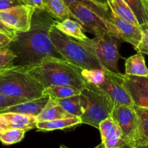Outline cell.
<instances>
[{
    "label": "cell",
    "mask_w": 148,
    "mask_h": 148,
    "mask_svg": "<svg viewBox=\"0 0 148 148\" xmlns=\"http://www.w3.org/2000/svg\"><path fill=\"white\" fill-rule=\"evenodd\" d=\"M99 87L105 91L112 99L115 105L134 106V102L129 92L122 84L119 73H113L106 70L105 79Z\"/></svg>",
    "instance_id": "cell-11"
},
{
    "label": "cell",
    "mask_w": 148,
    "mask_h": 148,
    "mask_svg": "<svg viewBox=\"0 0 148 148\" xmlns=\"http://www.w3.org/2000/svg\"><path fill=\"white\" fill-rule=\"evenodd\" d=\"M53 25L61 33L71 38L77 39L78 41H84L88 38L84 34L83 31L84 29L82 24L71 18H68L61 21H55Z\"/></svg>",
    "instance_id": "cell-17"
},
{
    "label": "cell",
    "mask_w": 148,
    "mask_h": 148,
    "mask_svg": "<svg viewBox=\"0 0 148 148\" xmlns=\"http://www.w3.org/2000/svg\"><path fill=\"white\" fill-rule=\"evenodd\" d=\"M28 99H18V98L11 97L0 93V110L8 108L9 107L18 105V104L24 102Z\"/></svg>",
    "instance_id": "cell-30"
},
{
    "label": "cell",
    "mask_w": 148,
    "mask_h": 148,
    "mask_svg": "<svg viewBox=\"0 0 148 148\" xmlns=\"http://www.w3.org/2000/svg\"><path fill=\"white\" fill-rule=\"evenodd\" d=\"M81 91L68 86H56L52 85L45 88L44 95L49 96L53 99H64L75 95H80Z\"/></svg>",
    "instance_id": "cell-24"
},
{
    "label": "cell",
    "mask_w": 148,
    "mask_h": 148,
    "mask_svg": "<svg viewBox=\"0 0 148 148\" xmlns=\"http://www.w3.org/2000/svg\"><path fill=\"white\" fill-rule=\"evenodd\" d=\"M142 30V37L139 45L134 48L138 53L148 55V29Z\"/></svg>",
    "instance_id": "cell-31"
},
{
    "label": "cell",
    "mask_w": 148,
    "mask_h": 148,
    "mask_svg": "<svg viewBox=\"0 0 148 148\" xmlns=\"http://www.w3.org/2000/svg\"><path fill=\"white\" fill-rule=\"evenodd\" d=\"M17 58L16 55L10 48L0 49V68H7L12 65L14 60Z\"/></svg>",
    "instance_id": "cell-29"
},
{
    "label": "cell",
    "mask_w": 148,
    "mask_h": 148,
    "mask_svg": "<svg viewBox=\"0 0 148 148\" xmlns=\"http://www.w3.org/2000/svg\"><path fill=\"white\" fill-rule=\"evenodd\" d=\"M14 41L12 37L4 33L0 32V49L6 48L10 46L11 43Z\"/></svg>",
    "instance_id": "cell-33"
},
{
    "label": "cell",
    "mask_w": 148,
    "mask_h": 148,
    "mask_svg": "<svg viewBox=\"0 0 148 148\" xmlns=\"http://www.w3.org/2000/svg\"><path fill=\"white\" fill-rule=\"evenodd\" d=\"M14 66H15V65H12V66H10V67H7V68H0V73H1L5 72V71H8V70L10 69V68H12V67Z\"/></svg>",
    "instance_id": "cell-39"
},
{
    "label": "cell",
    "mask_w": 148,
    "mask_h": 148,
    "mask_svg": "<svg viewBox=\"0 0 148 148\" xmlns=\"http://www.w3.org/2000/svg\"><path fill=\"white\" fill-rule=\"evenodd\" d=\"M25 132L22 129L8 128L0 134V142L5 145H12L21 142L25 136Z\"/></svg>",
    "instance_id": "cell-27"
},
{
    "label": "cell",
    "mask_w": 148,
    "mask_h": 148,
    "mask_svg": "<svg viewBox=\"0 0 148 148\" xmlns=\"http://www.w3.org/2000/svg\"><path fill=\"white\" fill-rule=\"evenodd\" d=\"M81 73L87 83L99 86L105 79V71L101 69H83Z\"/></svg>",
    "instance_id": "cell-28"
},
{
    "label": "cell",
    "mask_w": 148,
    "mask_h": 148,
    "mask_svg": "<svg viewBox=\"0 0 148 148\" xmlns=\"http://www.w3.org/2000/svg\"><path fill=\"white\" fill-rule=\"evenodd\" d=\"M82 123L99 129L102 121L110 117L114 103L109 95L99 86L86 83L80 93Z\"/></svg>",
    "instance_id": "cell-4"
},
{
    "label": "cell",
    "mask_w": 148,
    "mask_h": 148,
    "mask_svg": "<svg viewBox=\"0 0 148 148\" xmlns=\"http://www.w3.org/2000/svg\"><path fill=\"white\" fill-rule=\"evenodd\" d=\"M25 5L33 7L37 10L45 11L43 0H23Z\"/></svg>",
    "instance_id": "cell-34"
},
{
    "label": "cell",
    "mask_w": 148,
    "mask_h": 148,
    "mask_svg": "<svg viewBox=\"0 0 148 148\" xmlns=\"http://www.w3.org/2000/svg\"><path fill=\"white\" fill-rule=\"evenodd\" d=\"M110 117L121 130L126 144L133 146L136 130V116L134 106L115 105Z\"/></svg>",
    "instance_id": "cell-9"
},
{
    "label": "cell",
    "mask_w": 148,
    "mask_h": 148,
    "mask_svg": "<svg viewBox=\"0 0 148 148\" xmlns=\"http://www.w3.org/2000/svg\"><path fill=\"white\" fill-rule=\"evenodd\" d=\"M145 2H146L147 6V8H148V0H145Z\"/></svg>",
    "instance_id": "cell-43"
},
{
    "label": "cell",
    "mask_w": 148,
    "mask_h": 148,
    "mask_svg": "<svg viewBox=\"0 0 148 148\" xmlns=\"http://www.w3.org/2000/svg\"><path fill=\"white\" fill-rule=\"evenodd\" d=\"M60 148H68V147H65V146H61ZM95 148H105V145L102 143V142H101L99 145H97V147H95Z\"/></svg>",
    "instance_id": "cell-38"
},
{
    "label": "cell",
    "mask_w": 148,
    "mask_h": 148,
    "mask_svg": "<svg viewBox=\"0 0 148 148\" xmlns=\"http://www.w3.org/2000/svg\"><path fill=\"white\" fill-rule=\"evenodd\" d=\"M49 96L44 95L42 97L37 99L27 100L0 110V114L5 113H16L36 117L43 110L49 101Z\"/></svg>",
    "instance_id": "cell-14"
},
{
    "label": "cell",
    "mask_w": 148,
    "mask_h": 148,
    "mask_svg": "<svg viewBox=\"0 0 148 148\" xmlns=\"http://www.w3.org/2000/svg\"><path fill=\"white\" fill-rule=\"evenodd\" d=\"M136 116V130L133 146L148 144V108L135 106Z\"/></svg>",
    "instance_id": "cell-15"
},
{
    "label": "cell",
    "mask_w": 148,
    "mask_h": 148,
    "mask_svg": "<svg viewBox=\"0 0 148 148\" xmlns=\"http://www.w3.org/2000/svg\"><path fill=\"white\" fill-rule=\"evenodd\" d=\"M45 11L50 17L59 21L71 18L66 3L63 0H43Z\"/></svg>",
    "instance_id": "cell-21"
},
{
    "label": "cell",
    "mask_w": 148,
    "mask_h": 148,
    "mask_svg": "<svg viewBox=\"0 0 148 148\" xmlns=\"http://www.w3.org/2000/svg\"><path fill=\"white\" fill-rule=\"evenodd\" d=\"M25 68L45 89L56 85L71 86L82 91L87 83L82 76V69L64 60L46 58L39 63Z\"/></svg>",
    "instance_id": "cell-2"
},
{
    "label": "cell",
    "mask_w": 148,
    "mask_h": 148,
    "mask_svg": "<svg viewBox=\"0 0 148 148\" xmlns=\"http://www.w3.org/2000/svg\"><path fill=\"white\" fill-rule=\"evenodd\" d=\"M105 2H106V0H105Z\"/></svg>",
    "instance_id": "cell-44"
},
{
    "label": "cell",
    "mask_w": 148,
    "mask_h": 148,
    "mask_svg": "<svg viewBox=\"0 0 148 148\" xmlns=\"http://www.w3.org/2000/svg\"><path fill=\"white\" fill-rule=\"evenodd\" d=\"M35 11V8L29 5H19L1 11L0 21L15 31L25 32L31 28Z\"/></svg>",
    "instance_id": "cell-8"
},
{
    "label": "cell",
    "mask_w": 148,
    "mask_h": 148,
    "mask_svg": "<svg viewBox=\"0 0 148 148\" xmlns=\"http://www.w3.org/2000/svg\"><path fill=\"white\" fill-rule=\"evenodd\" d=\"M140 28L141 29H148V23L145 24L143 25H141Z\"/></svg>",
    "instance_id": "cell-42"
},
{
    "label": "cell",
    "mask_w": 148,
    "mask_h": 148,
    "mask_svg": "<svg viewBox=\"0 0 148 148\" xmlns=\"http://www.w3.org/2000/svg\"><path fill=\"white\" fill-rule=\"evenodd\" d=\"M71 117H74V116L67 113L62 107H60L57 103L55 99L49 97V101L43 110L36 116V120L37 122L49 121H53L56 119Z\"/></svg>",
    "instance_id": "cell-18"
},
{
    "label": "cell",
    "mask_w": 148,
    "mask_h": 148,
    "mask_svg": "<svg viewBox=\"0 0 148 148\" xmlns=\"http://www.w3.org/2000/svg\"><path fill=\"white\" fill-rule=\"evenodd\" d=\"M125 74L129 76H148V68L143 54L138 53L129 57L125 62Z\"/></svg>",
    "instance_id": "cell-20"
},
{
    "label": "cell",
    "mask_w": 148,
    "mask_h": 148,
    "mask_svg": "<svg viewBox=\"0 0 148 148\" xmlns=\"http://www.w3.org/2000/svg\"><path fill=\"white\" fill-rule=\"evenodd\" d=\"M99 129L105 148H116L128 145L123 139L121 129L111 117L102 121Z\"/></svg>",
    "instance_id": "cell-13"
},
{
    "label": "cell",
    "mask_w": 148,
    "mask_h": 148,
    "mask_svg": "<svg viewBox=\"0 0 148 148\" xmlns=\"http://www.w3.org/2000/svg\"><path fill=\"white\" fill-rule=\"evenodd\" d=\"M134 14L139 26L148 23V8L145 0H124Z\"/></svg>",
    "instance_id": "cell-25"
},
{
    "label": "cell",
    "mask_w": 148,
    "mask_h": 148,
    "mask_svg": "<svg viewBox=\"0 0 148 148\" xmlns=\"http://www.w3.org/2000/svg\"><path fill=\"white\" fill-rule=\"evenodd\" d=\"M54 21L45 11L36 10L31 28L25 32L17 31L15 40L10 45L13 48L10 49L16 55V59H19L18 65H35L46 58L66 60L49 38V29Z\"/></svg>",
    "instance_id": "cell-1"
},
{
    "label": "cell",
    "mask_w": 148,
    "mask_h": 148,
    "mask_svg": "<svg viewBox=\"0 0 148 148\" xmlns=\"http://www.w3.org/2000/svg\"><path fill=\"white\" fill-rule=\"evenodd\" d=\"M9 128L6 119L2 114H0V134Z\"/></svg>",
    "instance_id": "cell-36"
},
{
    "label": "cell",
    "mask_w": 148,
    "mask_h": 148,
    "mask_svg": "<svg viewBox=\"0 0 148 148\" xmlns=\"http://www.w3.org/2000/svg\"><path fill=\"white\" fill-rule=\"evenodd\" d=\"M6 119L9 128L24 130L25 132L36 128V117L16 113H1Z\"/></svg>",
    "instance_id": "cell-16"
},
{
    "label": "cell",
    "mask_w": 148,
    "mask_h": 148,
    "mask_svg": "<svg viewBox=\"0 0 148 148\" xmlns=\"http://www.w3.org/2000/svg\"><path fill=\"white\" fill-rule=\"evenodd\" d=\"M82 123L81 118L71 117L66 119H56L49 121L37 122L36 129L42 132H49V131L64 129L67 128L73 127Z\"/></svg>",
    "instance_id": "cell-22"
},
{
    "label": "cell",
    "mask_w": 148,
    "mask_h": 148,
    "mask_svg": "<svg viewBox=\"0 0 148 148\" xmlns=\"http://www.w3.org/2000/svg\"><path fill=\"white\" fill-rule=\"evenodd\" d=\"M91 1H93L94 2L98 4V5H104V6H107V5H108L105 0H91Z\"/></svg>",
    "instance_id": "cell-37"
},
{
    "label": "cell",
    "mask_w": 148,
    "mask_h": 148,
    "mask_svg": "<svg viewBox=\"0 0 148 148\" xmlns=\"http://www.w3.org/2000/svg\"><path fill=\"white\" fill-rule=\"evenodd\" d=\"M55 99L60 106L62 107L67 113H68L71 116L79 118L82 116L80 95L64 98V99Z\"/></svg>",
    "instance_id": "cell-23"
},
{
    "label": "cell",
    "mask_w": 148,
    "mask_h": 148,
    "mask_svg": "<svg viewBox=\"0 0 148 148\" xmlns=\"http://www.w3.org/2000/svg\"><path fill=\"white\" fill-rule=\"evenodd\" d=\"M45 88L25 70L15 65L0 73V93L18 99H34L44 96Z\"/></svg>",
    "instance_id": "cell-3"
},
{
    "label": "cell",
    "mask_w": 148,
    "mask_h": 148,
    "mask_svg": "<svg viewBox=\"0 0 148 148\" xmlns=\"http://www.w3.org/2000/svg\"><path fill=\"white\" fill-rule=\"evenodd\" d=\"M116 148H134V147L131 145H125L123 146L119 147H116Z\"/></svg>",
    "instance_id": "cell-40"
},
{
    "label": "cell",
    "mask_w": 148,
    "mask_h": 148,
    "mask_svg": "<svg viewBox=\"0 0 148 148\" xmlns=\"http://www.w3.org/2000/svg\"><path fill=\"white\" fill-rule=\"evenodd\" d=\"M119 76L130 95L134 105L148 108V76H129L120 72Z\"/></svg>",
    "instance_id": "cell-10"
},
{
    "label": "cell",
    "mask_w": 148,
    "mask_h": 148,
    "mask_svg": "<svg viewBox=\"0 0 148 148\" xmlns=\"http://www.w3.org/2000/svg\"><path fill=\"white\" fill-rule=\"evenodd\" d=\"M110 21L117 30L119 39L128 42L136 47L142 37V30L121 18H119L110 11Z\"/></svg>",
    "instance_id": "cell-12"
},
{
    "label": "cell",
    "mask_w": 148,
    "mask_h": 148,
    "mask_svg": "<svg viewBox=\"0 0 148 148\" xmlns=\"http://www.w3.org/2000/svg\"><path fill=\"white\" fill-rule=\"evenodd\" d=\"M22 5H25L23 0H0V12Z\"/></svg>",
    "instance_id": "cell-32"
},
{
    "label": "cell",
    "mask_w": 148,
    "mask_h": 148,
    "mask_svg": "<svg viewBox=\"0 0 148 148\" xmlns=\"http://www.w3.org/2000/svg\"><path fill=\"white\" fill-rule=\"evenodd\" d=\"M63 1L66 3V5L69 3H79L84 5L96 12L106 22L113 24L110 21V10L108 5L104 6V5H98L91 0H63Z\"/></svg>",
    "instance_id": "cell-26"
},
{
    "label": "cell",
    "mask_w": 148,
    "mask_h": 148,
    "mask_svg": "<svg viewBox=\"0 0 148 148\" xmlns=\"http://www.w3.org/2000/svg\"><path fill=\"white\" fill-rule=\"evenodd\" d=\"M54 46L63 58L80 69H101L106 71L96 58L84 46L80 41H76L57 29L54 25L49 32Z\"/></svg>",
    "instance_id": "cell-5"
},
{
    "label": "cell",
    "mask_w": 148,
    "mask_h": 148,
    "mask_svg": "<svg viewBox=\"0 0 148 148\" xmlns=\"http://www.w3.org/2000/svg\"><path fill=\"white\" fill-rule=\"evenodd\" d=\"M134 148H148V144L144 145H139V146L134 147Z\"/></svg>",
    "instance_id": "cell-41"
},
{
    "label": "cell",
    "mask_w": 148,
    "mask_h": 148,
    "mask_svg": "<svg viewBox=\"0 0 148 148\" xmlns=\"http://www.w3.org/2000/svg\"><path fill=\"white\" fill-rule=\"evenodd\" d=\"M106 3L111 12L119 18L140 27L134 14L124 0H106Z\"/></svg>",
    "instance_id": "cell-19"
},
{
    "label": "cell",
    "mask_w": 148,
    "mask_h": 148,
    "mask_svg": "<svg viewBox=\"0 0 148 148\" xmlns=\"http://www.w3.org/2000/svg\"><path fill=\"white\" fill-rule=\"evenodd\" d=\"M0 32L4 33V34H7V35L10 36V37H12L14 40H15V36H16V34H17L16 31L13 30L12 28H10L9 26L5 25V24L1 21H0Z\"/></svg>",
    "instance_id": "cell-35"
},
{
    "label": "cell",
    "mask_w": 148,
    "mask_h": 148,
    "mask_svg": "<svg viewBox=\"0 0 148 148\" xmlns=\"http://www.w3.org/2000/svg\"><path fill=\"white\" fill-rule=\"evenodd\" d=\"M71 18L82 24L84 29L100 36L110 34L119 38L117 30L113 24L106 22L99 15L87 7L79 3L67 4Z\"/></svg>",
    "instance_id": "cell-7"
},
{
    "label": "cell",
    "mask_w": 148,
    "mask_h": 148,
    "mask_svg": "<svg viewBox=\"0 0 148 148\" xmlns=\"http://www.w3.org/2000/svg\"><path fill=\"white\" fill-rule=\"evenodd\" d=\"M119 40L118 37L107 34L95 36L93 39L86 38L80 42L97 59L105 70L119 73L118 68V62L120 58L118 48Z\"/></svg>",
    "instance_id": "cell-6"
}]
</instances>
